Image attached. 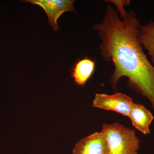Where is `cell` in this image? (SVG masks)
Listing matches in <instances>:
<instances>
[{
    "instance_id": "obj_1",
    "label": "cell",
    "mask_w": 154,
    "mask_h": 154,
    "mask_svg": "<svg viewBox=\"0 0 154 154\" xmlns=\"http://www.w3.org/2000/svg\"><path fill=\"white\" fill-rule=\"evenodd\" d=\"M140 26L133 11H127L126 17L120 19L118 11L108 5L103 21L94 28L101 38L102 58L114 64L112 88L115 89L122 77H126L129 88L147 98L154 110V66L139 39Z\"/></svg>"
},
{
    "instance_id": "obj_2",
    "label": "cell",
    "mask_w": 154,
    "mask_h": 154,
    "mask_svg": "<svg viewBox=\"0 0 154 154\" xmlns=\"http://www.w3.org/2000/svg\"><path fill=\"white\" fill-rule=\"evenodd\" d=\"M102 131L107 138L110 154H138L140 141L134 130L116 122L103 123Z\"/></svg>"
},
{
    "instance_id": "obj_3",
    "label": "cell",
    "mask_w": 154,
    "mask_h": 154,
    "mask_svg": "<svg viewBox=\"0 0 154 154\" xmlns=\"http://www.w3.org/2000/svg\"><path fill=\"white\" fill-rule=\"evenodd\" d=\"M134 103L129 96L116 92L113 95L96 94L93 101V106L104 110L115 111L128 117Z\"/></svg>"
},
{
    "instance_id": "obj_4",
    "label": "cell",
    "mask_w": 154,
    "mask_h": 154,
    "mask_svg": "<svg viewBox=\"0 0 154 154\" xmlns=\"http://www.w3.org/2000/svg\"><path fill=\"white\" fill-rule=\"evenodd\" d=\"M40 6L47 14L48 22L53 30H58L57 21L66 11H75L73 0H26L23 1Z\"/></svg>"
},
{
    "instance_id": "obj_5",
    "label": "cell",
    "mask_w": 154,
    "mask_h": 154,
    "mask_svg": "<svg viewBox=\"0 0 154 154\" xmlns=\"http://www.w3.org/2000/svg\"><path fill=\"white\" fill-rule=\"evenodd\" d=\"M72 154H110L105 134L95 132L82 139L75 145Z\"/></svg>"
},
{
    "instance_id": "obj_6",
    "label": "cell",
    "mask_w": 154,
    "mask_h": 154,
    "mask_svg": "<svg viewBox=\"0 0 154 154\" xmlns=\"http://www.w3.org/2000/svg\"><path fill=\"white\" fill-rule=\"evenodd\" d=\"M128 117L136 128L143 134L150 133L149 126L154 119V117L145 107L140 104L134 103Z\"/></svg>"
},
{
    "instance_id": "obj_7",
    "label": "cell",
    "mask_w": 154,
    "mask_h": 154,
    "mask_svg": "<svg viewBox=\"0 0 154 154\" xmlns=\"http://www.w3.org/2000/svg\"><path fill=\"white\" fill-rule=\"evenodd\" d=\"M95 67V62L91 59L85 58L78 61L72 71L75 82L79 85H84L93 75Z\"/></svg>"
},
{
    "instance_id": "obj_8",
    "label": "cell",
    "mask_w": 154,
    "mask_h": 154,
    "mask_svg": "<svg viewBox=\"0 0 154 154\" xmlns=\"http://www.w3.org/2000/svg\"><path fill=\"white\" fill-rule=\"evenodd\" d=\"M138 37L142 46L147 51L151 62L154 64V22L150 21L145 25H141Z\"/></svg>"
},
{
    "instance_id": "obj_9",
    "label": "cell",
    "mask_w": 154,
    "mask_h": 154,
    "mask_svg": "<svg viewBox=\"0 0 154 154\" xmlns=\"http://www.w3.org/2000/svg\"><path fill=\"white\" fill-rule=\"evenodd\" d=\"M105 2H112L115 5L117 9V11L120 14L121 19H123L126 17L127 11L124 9V6H128L130 1L128 0H110V1H105Z\"/></svg>"
}]
</instances>
